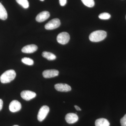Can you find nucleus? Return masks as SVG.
<instances>
[{"mask_svg": "<svg viewBox=\"0 0 126 126\" xmlns=\"http://www.w3.org/2000/svg\"><path fill=\"white\" fill-rule=\"evenodd\" d=\"M107 35V32L104 31H96L90 34L89 39L92 42H99L104 40Z\"/></svg>", "mask_w": 126, "mask_h": 126, "instance_id": "f257e3e1", "label": "nucleus"}, {"mask_svg": "<svg viewBox=\"0 0 126 126\" xmlns=\"http://www.w3.org/2000/svg\"><path fill=\"white\" fill-rule=\"evenodd\" d=\"M16 75L15 70L12 69L7 70L1 75L0 77V80L2 83L10 82L15 79Z\"/></svg>", "mask_w": 126, "mask_h": 126, "instance_id": "f03ea898", "label": "nucleus"}, {"mask_svg": "<svg viewBox=\"0 0 126 126\" xmlns=\"http://www.w3.org/2000/svg\"><path fill=\"white\" fill-rule=\"evenodd\" d=\"M49 108L48 106H42L39 110L37 116V118L39 121H43L47 116L48 113L49 112Z\"/></svg>", "mask_w": 126, "mask_h": 126, "instance_id": "7ed1b4c3", "label": "nucleus"}, {"mask_svg": "<svg viewBox=\"0 0 126 126\" xmlns=\"http://www.w3.org/2000/svg\"><path fill=\"white\" fill-rule=\"evenodd\" d=\"M61 25L60 20L58 18H55L50 21L45 25L46 29L52 30L57 29Z\"/></svg>", "mask_w": 126, "mask_h": 126, "instance_id": "20e7f679", "label": "nucleus"}, {"mask_svg": "<svg viewBox=\"0 0 126 126\" xmlns=\"http://www.w3.org/2000/svg\"><path fill=\"white\" fill-rule=\"evenodd\" d=\"M70 40L69 34L66 32H63L58 35L57 40L58 43L62 45H65L68 43Z\"/></svg>", "mask_w": 126, "mask_h": 126, "instance_id": "39448f33", "label": "nucleus"}, {"mask_svg": "<svg viewBox=\"0 0 126 126\" xmlns=\"http://www.w3.org/2000/svg\"><path fill=\"white\" fill-rule=\"evenodd\" d=\"M36 94L30 90H24L21 93V96L22 98L28 101L33 99L36 96Z\"/></svg>", "mask_w": 126, "mask_h": 126, "instance_id": "423d86ee", "label": "nucleus"}, {"mask_svg": "<svg viewBox=\"0 0 126 126\" xmlns=\"http://www.w3.org/2000/svg\"><path fill=\"white\" fill-rule=\"evenodd\" d=\"M21 108L20 103L17 100L12 101L9 105V110L12 112H18L20 110Z\"/></svg>", "mask_w": 126, "mask_h": 126, "instance_id": "0eeeda50", "label": "nucleus"}, {"mask_svg": "<svg viewBox=\"0 0 126 126\" xmlns=\"http://www.w3.org/2000/svg\"><path fill=\"white\" fill-rule=\"evenodd\" d=\"M59 72L55 69H49L44 70L43 73V77L45 78H50L59 75Z\"/></svg>", "mask_w": 126, "mask_h": 126, "instance_id": "6e6552de", "label": "nucleus"}, {"mask_svg": "<svg viewBox=\"0 0 126 126\" xmlns=\"http://www.w3.org/2000/svg\"><path fill=\"white\" fill-rule=\"evenodd\" d=\"M78 119V115L73 113H68L65 117V121L68 124H74L77 122Z\"/></svg>", "mask_w": 126, "mask_h": 126, "instance_id": "1a4fd4ad", "label": "nucleus"}, {"mask_svg": "<svg viewBox=\"0 0 126 126\" xmlns=\"http://www.w3.org/2000/svg\"><path fill=\"white\" fill-rule=\"evenodd\" d=\"M54 87L56 90L61 92H69L72 89L70 86L66 84H56L55 85Z\"/></svg>", "mask_w": 126, "mask_h": 126, "instance_id": "9d476101", "label": "nucleus"}, {"mask_svg": "<svg viewBox=\"0 0 126 126\" xmlns=\"http://www.w3.org/2000/svg\"><path fill=\"white\" fill-rule=\"evenodd\" d=\"M49 12L44 11L38 14L36 17V20L38 22H43L47 19L50 16Z\"/></svg>", "mask_w": 126, "mask_h": 126, "instance_id": "9b49d317", "label": "nucleus"}, {"mask_svg": "<svg viewBox=\"0 0 126 126\" xmlns=\"http://www.w3.org/2000/svg\"><path fill=\"white\" fill-rule=\"evenodd\" d=\"M37 49V46L34 44L29 45L23 47L21 51L26 53H32L36 51Z\"/></svg>", "mask_w": 126, "mask_h": 126, "instance_id": "f8f14e48", "label": "nucleus"}, {"mask_svg": "<svg viewBox=\"0 0 126 126\" xmlns=\"http://www.w3.org/2000/svg\"><path fill=\"white\" fill-rule=\"evenodd\" d=\"M110 125L108 120L105 118H99L95 122V126H110Z\"/></svg>", "mask_w": 126, "mask_h": 126, "instance_id": "ddd939ff", "label": "nucleus"}, {"mask_svg": "<svg viewBox=\"0 0 126 126\" xmlns=\"http://www.w3.org/2000/svg\"><path fill=\"white\" fill-rule=\"evenodd\" d=\"M7 18V13L3 5L0 2V19L5 20Z\"/></svg>", "mask_w": 126, "mask_h": 126, "instance_id": "4468645a", "label": "nucleus"}, {"mask_svg": "<svg viewBox=\"0 0 126 126\" xmlns=\"http://www.w3.org/2000/svg\"><path fill=\"white\" fill-rule=\"evenodd\" d=\"M42 56L48 60H53L56 59V56L50 52L44 51L42 53Z\"/></svg>", "mask_w": 126, "mask_h": 126, "instance_id": "2eb2a0df", "label": "nucleus"}, {"mask_svg": "<svg viewBox=\"0 0 126 126\" xmlns=\"http://www.w3.org/2000/svg\"><path fill=\"white\" fill-rule=\"evenodd\" d=\"M19 4L24 9H27L29 7V2L28 0H16Z\"/></svg>", "mask_w": 126, "mask_h": 126, "instance_id": "dca6fc26", "label": "nucleus"}, {"mask_svg": "<svg viewBox=\"0 0 126 126\" xmlns=\"http://www.w3.org/2000/svg\"><path fill=\"white\" fill-rule=\"evenodd\" d=\"M84 4L89 7H92L94 5V0H81Z\"/></svg>", "mask_w": 126, "mask_h": 126, "instance_id": "f3484780", "label": "nucleus"}, {"mask_svg": "<svg viewBox=\"0 0 126 126\" xmlns=\"http://www.w3.org/2000/svg\"><path fill=\"white\" fill-rule=\"evenodd\" d=\"M22 63L26 65H31L34 64V61L31 59L29 58H24L21 59Z\"/></svg>", "mask_w": 126, "mask_h": 126, "instance_id": "a211bd4d", "label": "nucleus"}, {"mask_svg": "<svg viewBox=\"0 0 126 126\" xmlns=\"http://www.w3.org/2000/svg\"><path fill=\"white\" fill-rule=\"evenodd\" d=\"M98 17L99 19H101L107 20L110 19L111 17V16L108 13L105 12V13L100 14Z\"/></svg>", "mask_w": 126, "mask_h": 126, "instance_id": "6ab92c4d", "label": "nucleus"}, {"mask_svg": "<svg viewBox=\"0 0 126 126\" xmlns=\"http://www.w3.org/2000/svg\"><path fill=\"white\" fill-rule=\"evenodd\" d=\"M120 123L122 126H126V114L121 119Z\"/></svg>", "mask_w": 126, "mask_h": 126, "instance_id": "aec40b11", "label": "nucleus"}, {"mask_svg": "<svg viewBox=\"0 0 126 126\" xmlns=\"http://www.w3.org/2000/svg\"><path fill=\"white\" fill-rule=\"evenodd\" d=\"M59 3L61 6H64L67 3V0H59Z\"/></svg>", "mask_w": 126, "mask_h": 126, "instance_id": "412c9836", "label": "nucleus"}, {"mask_svg": "<svg viewBox=\"0 0 126 126\" xmlns=\"http://www.w3.org/2000/svg\"><path fill=\"white\" fill-rule=\"evenodd\" d=\"M3 106V101L2 99H0V111L1 110Z\"/></svg>", "mask_w": 126, "mask_h": 126, "instance_id": "4be33fe9", "label": "nucleus"}, {"mask_svg": "<svg viewBox=\"0 0 126 126\" xmlns=\"http://www.w3.org/2000/svg\"><path fill=\"white\" fill-rule=\"evenodd\" d=\"M75 109H76L78 111H81V109H80V108L78 106H75Z\"/></svg>", "mask_w": 126, "mask_h": 126, "instance_id": "5701e85b", "label": "nucleus"}, {"mask_svg": "<svg viewBox=\"0 0 126 126\" xmlns=\"http://www.w3.org/2000/svg\"><path fill=\"white\" fill-rule=\"evenodd\" d=\"M18 126V125H15V126Z\"/></svg>", "mask_w": 126, "mask_h": 126, "instance_id": "b1692460", "label": "nucleus"}, {"mask_svg": "<svg viewBox=\"0 0 126 126\" xmlns=\"http://www.w3.org/2000/svg\"><path fill=\"white\" fill-rule=\"evenodd\" d=\"M40 1H44V0H40Z\"/></svg>", "mask_w": 126, "mask_h": 126, "instance_id": "393cba45", "label": "nucleus"}, {"mask_svg": "<svg viewBox=\"0 0 126 126\" xmlns=\"http://www.w3.org/2000/svg\"></svg>", "mask_w": 126, "mask_h": 126, "instance_id": "a878e982", "label": "nucleus"}]
</instances>
